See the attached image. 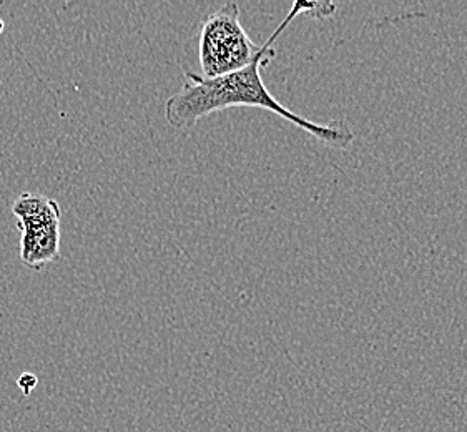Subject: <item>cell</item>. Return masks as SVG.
<instances>
[{
	"instance_id": "5",
	"label": "cell",
	"mask_w": 467,
	"mask_h": 432,
	"mask_svg": "<svg viewBox=\"0 0 467 432\" xmlns=\"http://www.w3.org/2000/svg\"><path fill=\"white\" fill-rule=\"evenodd\" d=\"M4 28H5V24H4V20L0 19V34L4 32Z\"/></svg>"
},
{
	"instance_id": "4",
	"label": "cell",
	"mask_w": 467,
	"mask_h": 432,
	"mask_svg": "<svg viewBox=\"0 0 467 432\" xmlns=\"http://www.w3.org/2000/svg\"><path fill=\"white\" fill-rule=\"evenodd\" d=\"M37 383V376H34V375H30V373H24V375L17 379V385H19L20 389L24 391V395L26 396L30 395V393L36 389Z\"/></svg>"
},
{
	"instance_id": "2",
	"label": "cell",
	"mask_w": 467,
	"mask_h": 432,
	"mask_svg": "<svg viewBox=\"0 0 467 432\" xmlns=\"http://www.w3.org/2000/svg\"><path fill=\"white\" fill-rule=\"evenodd\" d=\"M198 52L203 77L213 78L253 64L260 56L262 46H256L246 34L238 4L228 2L203 20Z\"/></svg>"
},
{
	"instance_id": "3",
	"label": "cell",
	"mask_w": 467,
	"mask_h": 432,
	"mask_svg": "<svg viewBox=\"0 0 467 432\" xmlns=\"http://www.w3.org/2000/svg\"><path fill=\"white\" fill-rule=\"evenodd\" d=\"M20 231V260L30 270H44L60 258L62 211L52 198L22 193L12 205Z\"/></svg>"
},
{
	"instance_id": "1",
	"label": "cell",
	"mask_w": 467,
	"mask_h": 432,
	"mask_svg": "<svg viewBox=\"0 0 467 432\" xmlns=\"http://www.w3.org/2000/svg\"><path fill=\"white\" fill-rule=\"evenodd\" d=\"M315 2H295L290 14L285 17L271 37L263 44L260 56L254 62L234 74L206 78L190 70H185V82L177 94L171 95L165 102V120L170 127L177 130H190L202 118L212 113L222 112L232 107H254L268 112L276 113L286 122L293 123L301 130L313 135L319 141L335 149H346L355 141V132L343 120L319 125L305 117L291 112L288 107L281 105L266 85L263 82L262 68L270 64L275 57V42L278 40L285 28L290 26L298 15H309Z\"/></svg>"
}]
</instances>
